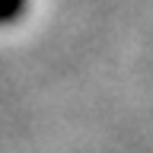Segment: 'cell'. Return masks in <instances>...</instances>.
Listing matches in <instances>:
<instances>
[{
  "label": "cell",
  "instance_id": "1",
  "mask_svg": "<svg viewBox=\"0 0 153 153\" xmlns=\"http://www.w3.org/2000/svg\"><path fill=\"white\" fill-rule=\"evenodd\" d=\"M26 7V0H7V7H3V22H16V16L22 13Z\"/></svg>",
  "mask_w": 153,
  "mask_h": 153
}]
</instances>
